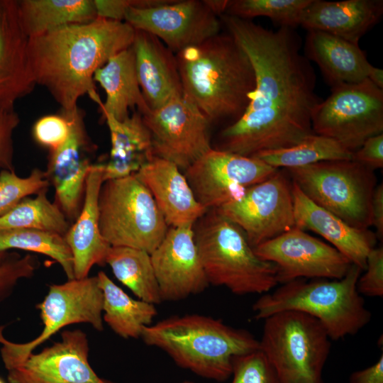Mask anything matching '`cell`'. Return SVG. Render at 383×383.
Segmentation results:
<instances>
[{"mask_svg": "<svg viewBox=\"0 0 383 383\" xmlns=\"http://www.w3.org/2000/svg\"><path fill=\"white\" fill-rule=\"evenodd\" d=\"M311 123L314 133L353 152L368 138L383 133V89L368 79L333 87L316 107Z\"/></svg>", "mask_w": 383, "mask_h": 383, "instance_id": "11", "label": "cell"}, {"mask_svg": "<svg viewBox=\"0 0 383 383\" xmlns=\"http://www.w3.org/2000/svg\"><path fill=\"white\" fill-rule=\"evenodd\" d=\"M349 383H383V355L373 365L353 372Z\"/></svg>", "mask_w": 383, "mask_h": 383, "instance_id": "44", "label": "cell"}, {"mask_svg": "<svg viewBox=\"0 0 383 383\" xmlns=\"http://www.w3.org/2000/svg\"><path fill=\"white\" fill-rule=\"evenodd\" d=\"M180 383H194V382H191V381H184V382H180Z\"/></svg>", "mask_w": 383, "mask_h": 383, "instance_id": "48", "label": "cell"}, {"mask_svg": "<svg viewBox=\"0 0 383 383\" xmlns=\"http://www.w3.org/2000/svg\"><path fill=\"white\" fill-rule=\"evenodd\" d=\"M162 301H177L209 285L196 247L194 224L169 227L150 254Z\"/></svg>", "mask_w": 383, "mask_h": 383, "instance_id": "18", "label": "cell"}, {"mask_svg": "<svg viewBox=\"0 0 383 383\" xmlns=\"http://www.w3.org/2000/svg\"><path fill=\"white\" fill-rule=\"evenodd\" d=\"M48 189L27 197L0 216V233L36 229L65 235L71 223L62 211L47 197Z\"/></svg>", "mask_w": 383, "mask_h": 383, "instance_id": "33", "label": "cell"}, {"mask_svg": "<svg viewBox=\"0 0 383 383\" xmlns=\"http://www.w3.org/2000/svg\"><path fill=\"white\" fill-rule=\"evenodd\" d=\"M353 160L374 170L383 167V133L366 139L353 153Z\"/></svg>", "mask_w": 383, "mask_h": 383, "instance_id": "43", "label": "cell"}, {"mask_svg": "<svg viewBox=\"0 0 383 383\" xmlns=\"http://www.w3.org/2000/svg\"><path fill=\"white\" fill-rule=\"evenodd\" d=\"M364 274L360 275L357 289L361 295L383 296V248L374 247L368 253Z\"/></svg>", "mask_w": 383, "mask_h": 383, "instance_id": "40", "label": "cell"}, {"mask_svg": "<svg viewBox=\"0 0 383 383\" xmlns=\"http://www.w3.org/2000/svg\"><path fill=\"white\" fill-rule=\"evenodd\" d=\"M168 1L169 0H94L97 17L117 21H124L126 11L131 7H153Z\"/></svg>", "mask_w": 383, "mask_h": 383, "instance_id": "42", "label": "cell"}, {"mask_svg": "<svg viewBox=\"0 0 383 383\" xmlns=\"http://www.w3.org/2000/svg\"><path fill=\"white\" fill-rule=\"evenodd\" d=\"M11 253L0 251V265L9 257Z\"/></svg>", "mask_w": 383, "mask_h": 383, "instance_id": "47", "label": "cell"}, {"mask_svg": "<svg viewBox=\"0 0 383 383\" xmlns=\"http://www.w3.org/2000/svg\"><path fill=\"white\" fill-rule=\"evenodd\" d=\"M18 6L21 25L28 38L97 18L94 0H21Z\"/></svg>", "mask_w": 383, "mask_h": 383, "instance_id": "29", "label": "cell"}, {"mask_svg": "<svg viewBox=\"0 0 383 383\" xmlns=\"http://www.w3.org/2000/svg\"><path fill=\"white\" fill-rule=\"evenodd\" d=\"M175 55L183 97L211 125L229 126L243 116L255 77L248 55L231 34L219 33Z\"/></svg>", "mask_w": 383, "mask_h": 383, "instance_id": "3", "label": "cell"}, {"mask_svg": "<svg viewBox=\"0 0 383 383\" xmlns=\"http://www.w3.org/2000/svg\"><path fill=\"white\" fill-rule=\"evenodd\" d=\"M371 226L376 229L379 239L383 237V185L376 186L371 201Z\"/></svg>", "mask_w": 383, "mask_h": 383, "instance_id": "45", "label": "cell"}, {"mask_svg": "<svg viewBox=\"0 0 383 383\" xmlns=\"http://www.w3.org/2000/svg\"><path fill=\"white\" fill-rule=\"evenodd\" d=\"M152 142V153L186 170L212 148L211 123L183 96L142 115Z\"/></svg>", "mask_w": 383, "mask_h": 383, "instance_id": "13", "label": "cell"}, {"mask_svg": "<svg viewBox=\"0 0 383 383\" xmlns=\"http://www.w3.org/2000/svg\"><path fill=\"white\" fill-rule=\"evenodd\" d=\"M140 338L157 348L179 367L201 377L225 382L235 357L260 349L249 331L200 314L172 316L143 328Z\"/></svg>", "mask_w": 383, "mask_h": 383, "instance_id": "4", "label": "cell"}, {"mask_svg": "<svg viewBox=\"0 0 383 383\" xmlns=\"http://www.w3.org/2000/svg\"><path fill=\"white\" fill-rule=\"evenodd\" d=\"M278 170L257 157L212 148L184 174L198 202L209 211L240 200L249 187L267 179Z\"/></svg>", "mask_w": 383, "mask_h": 383, "instance_id": "12", "label": "cell"}, {"mask_svg": "<svg viewBox=\"0 0 383 383\" xmlns=\"http://www.w3.org/2000/svg\"><path fill=\"white\" fill-rule=\"evenodd\" d=\"M65 116L70 122L69 135L59 148L49 152L45 173L55 189L54 203L72 223L82 209L87 177L93 164L87 153L94 151V145L88 138L79 109Z\"/></svg>", "mask_w": 383, "mask_h": 383, "instance_id": "19", "label": "cell"}, {"mask_svg": "<svg viewBox=\"0 0 383 383\" xmlns=\"http://www.w3.org/2000/svg\"><path fill=\"white\" fill-rule=\"evenodd\" d=\"M94 81L104 90L106 101L99 105L102 118L110 115L123 121L135 109L144 115L150 111L138 80L135 55L132 46L111 57L96 70Z\"/></svg>", "mask_w": 383, "mask_h": 383, "instance_id": "27", "label": "cell"}, {"mask_svg": "<svg viewBox=\"0 0 383 383\" xmlns=\"http://www.w3.org/2000/svg\"><path fill=\"white\" fill-rule=\"evenodd\" d=\"M135 175L150 191L169 227L194 224L208 211L173 162L153 156Z\"/></svg>", "mask_w": 383, "mask_h": 383, "instance_id": "23", "label": "cell"}, {"mask_svg": "<svg viewBox=\"0 0 383 383\" xmlns=\"http://www.w3.org/2000/svg\"><path fill=\"white\" fill-rule=\"evenodd\" d=\"M132 48L139 85L151 110L182 97L183 90L175 54L159 38L135 30Z\"/></svg>", "mask_w": 383, "mask_h": 383, "instance_id": "22", "label": "cell"}, {"mask_svg": "<svg viewBox=\"0 0 383 383\" xmlns=\"http://www.w3.org/2000/svg\"><path fill=\"white\" fill-rule=\"evenodd\" d=\"M20 123V118L13 110L0 112V169L15 171L13 164V133Z\"/></svg>", "mask_w": 383, "mask_h": 383, "instance_id": "41", "label": "cell"}, {"mask_svg": "<svg viewBox=\"0 0 383 383\" xmlns=\"http://www.w3.org/2000/svg\"><path fill=\"white\" fill-rule=\"evenodd\" d=\"M18 249L40 253L55 260L67 279H74L73 257L65 236L36 229H21L0 233V251Z\"/></svg>", "mask_w": 383, "mask_h": 383, "instance_id": "34", "label": "cell"}, {"mask_svg": "<svg viewBox=\"0 0 383 383\" xmlns=\"http://www.w3.org/2000/svg\"><path fill=\"white\" fill-rule=\"evenodd\" d=\"M219 18L248 55L255 87L244 113L221 130L214 149L253 157L292 147L314 133L312 115L322 99L294 28L269 30L226 14Z\"/></svg>", "mask_w": 383, "mask_h": 383, "instance_id": "1", "label": "cell"}, {"mask_svg": "<svg viewBox=\"0 0 383 383\" xmlns=\"http://www.w3.org/2000/svg\"><path fill=\"white\" fill-rule=\"evenodd\" d=\"M331 340L317 319L285 311L264 319L259 343L280 383H323Z\"/></svg>", "mask_w": 383, "mask_h": 383, "instance_id": "7", "label": "cell"}, {"mask_svg": "<svg viewBox=\"0 0 383 383\" xmlns=\"http://www.w3.org/2000/svg\"><path fill=\"white\" fill-rule=\"evenodd\" d=\"M0 383H5V382L0 378Z\"/></svg>", "mask_w": 383, "mask_h": 383, "instance_id": "49", "label": "cell"}, {"mask_svg": "<svg viewBox=\"0 0 383 383\" xmlns=\"http://www.w3.org/2000/svg\"><path fill=\"white\" fill-rule=\"evenodd\" d=\"M98 208L100 232L110 246L151 254L169 228L150 191L135 174L104 182Z\"/></svg>", "mask_w": 383, "mask_h": 383, "instance_id": "8", "label": "cell"}, {"mask_svg": "<svg viewBox=\"0 0 383 383\" xmlns=\"http://www.w3.org/2000/svg\"><path fill=\"white\" fill-rule=\"evenodd\" d=\"M382 0H313L304 11L299 25L358 44L360 38L381 19Z\"/></svg>", "mask_w": 383, "mask_h": 383, "instance_id": "25", "label": "cell"}, {"mask_svg": "<svg viewBox=\"0 0 383 383\" xmlns=\"http://www.w3.org/2000/svg\"><path fill=\"white\" fill-rule=\"evenodd\" d=\"M194 232L209 284L236 295H262L278 284L274 265L259 257L241 228L216 209L194 224Z\"/></svg>", "mask_w": 383, "mask_h": 383, "instance_id": "6", "label": "cell"}, {"mask_svg": "<svg viewBox=\"0 0 383 383\" xmlns=\"http://www.w3.org/2000/svg\"><path fill=\"white\" fill-rule=\"evenodd\" d=\"M39 267L36 256L26 255L23 257L11 253L0 265V304L13 292L18 282L32 277Z\"/></svg>", "mask_w": 383, "mask_h": 383, "instance_id": "38", "label": "cell"}, {"mask_svg": "<svg viewBox=\"0 0 383 383\" xmlns=\"http://www.w3.org/2000/svg\"><path fill=\"white\" fill-rule=\"evenodd\" d=\"M106 264L109 265L116 279L138 299L152 304L162 301L150 254L129 247L111 246Z\"/></svg>", "mask_w": 383, "mask_h": 383, "instance_id": "31", "label": "cell"}, {"mask_svg": "<svg viewBox=\"0 0 383 383\" xmlns=\"http://www.w3.org/2000/svg\"><path fill=\"white\" fill-rule=\"evenodd\" d=\"M304 53L331 88L365 80L371 66L358 44L321 30H307Z\"/></svg>", "mask_w": 383, "mask_h": 383, "instance_id": "26", "label": "cell"}, {"mask_svg": "<svg viewBox=\"0 0 383 383\" xmlns=\"http://www.w3.org/2000/svg\"><path fill=\"white\" fill-rule=\"evenodd\" d=\"M135 34L125 21L97 17L29 38L28 57L35 82L48 89L65 116L79 109L77 101L86 94L99 105L94 72L131 47Z\"/></svg>", "mask_w": 383, "mask_h": 383, "instance_id": "2", "label": "cell"}, {"mask_svg": "<svg viewBox=\"0 0 383 383\" xmlns=\"http://www.w3.org/2000/svg\"><path fill=\"white\" fill-rule=\"evenodd\" d=\"M254 251L274 265L282 284L299 279H340L353 265L332 245L295 226Z\"/></svg>", "mask_w": 383, "mask_h": 383, "instance_id": "15", "label": "cell"}, {"mask_svg": "<svg viewBox=\"0 0 383 383\" xmlns=\"http://www.w3.org/2000/svg\"><path fill=\"white\" fill-rule=\"evenodd\" d=\"M96 276L103 294V320L121 338H140L157 314L155 304L133 299L102 271Z\"/></svg>", "mask_w": 383, "mask_h": 383, "instance_id": "30", "label": "cell"}, {"mask_svg": "<svg viewBox=\"0 0 383 383\" xmlns=\"http://www.w3.org/2000/svg\"><path fill=\"white\" fill-rule=\"evenodd\" d=\"M313 0H228L224 14L250 20L265 16L279 27L295 28Z\"/></svg>", "mask_w": 383, "mask_h": 383, "instance_id": "35", "label": "cell"}, {"mask_svg": "<svg viewBox=\"0 0 383 383\" xmlns=\"http://www.w3.org/2000/svg\"><path fill=\"white\" fill-rule=\"evenodd\" d=\"M28 37L19 17L18 1L0 0V112L13 110L35 82L28 57Z\"/></svg>", "mask_w": 383, "mask_h": 383, "instance_id": "20", "label": "cell"}, {"mask_svg": "<svg viewBox=\"0 0 383 383\" xmlns=\"http://www.w3.org/2000/svg\"><path fill=\"white\" fill-rule=\"evenodd\" d=\"M292 182L277 170L238 201L216 209L244 232L255 248L294 227Z\"/></svg>", "mask_w": 383, "mask_h": 383, "instance_id": "14", "label": "cell"}, {"mask_svg": "<svg viewBox=\"0 0 383 383\" xmlns=\"http://www.w3.org/2000/svg\"><path fill=\"white\" fill-rule=\"evenodd\" d=\"M294 226L311 231L326 240L351 264L362 271L368 253L375 247L376 235L369 229L354 228L309 199L292 181Z\"/></svg>", "mask_w": 383, "mask_h": 383, "instance_id": "21", "label": "cell"}, {"mask_svg": "<svg viewBox=\"0 0 383 383\" xmlns=\"http://www.w3.org/2000/svg\"><path fill=\"white\" fill-rule=\"evenodd\" d=\"M36 308L43 325L41 333L24 343L8 340L0 327V352L8 371L23 363L33 350L62 328L76 323H89L101 331L103 325V294L97 276L67 279L52 284L44 299Z\"/></svg>", "mask_w": 383, "mask_h": 383, "instance_id": "10", "label": "cell"}, {"mask_svg": "<svg viewBox=\"0 0 383 383\" xmlns=\"http://www.w3.org/2000/svg\"><path fill=\"white\" fill-rule=\"evenodd\" d=\"M89 340L81 330L64 331L61 340L31 353L9 371V383H116L99 377L89 362Z\"/></svg>", "mask_w": 383, "mask_h": 383, "instance_id": "17", "label": "cell"}, {"mask_svg": "<svg viewBox=\"0 0 383 383\" xmlns=\"http://www.w3.org/2000/svg\"><path fill=\"white\" fill-rule=\"evenodd\" d=\"M367 79L377 87L383 89V70L371 65L369 68Z\"/></svg>", "mask_w": 383, "mask_h": 383, "instance_id": "46", "label": "cell"}, {"mask_svg": "<svg viewBox=\"0 0 383 383\" xmlns=\"http://www.w3.org/2000/svg\"><path fill=\"white\" fill-rule=\"evenodd\" d=\"M362 270L352 265L340 279H299L261 295L252 305L254 318H266L285 311H297L317 319L332 340L357 334L370 321L357 283Z\"/></svg>", "mask_w": 383, "mask_h": 383, "instance_id": "5", "label": "cell"}, {"mask_svg": "<svg viewBox=\"0 0 383 383\" xmlns=\"http://www.w3.org/2000/svg\"><path fill=\"white\" fill-rule=\"evenodd\" d=\"M70 130V122L64 115H46L34 123L32 133L35 142L52 152L67 140Z\"/></svg>", "mask_w": 383, "mask_h": 383, "instance_id": "39", "label": "cell"}, {"mask_svg": "<svg viewBox=\"0 0 383 383\" xmlns=\"http://www.w3.org/2000/svg\"><path fill=\"white\" fill-rule=\"evenodd\" d=\"M124 21L155 35L174 54L217 35L222 27L206 0H170L153 7H131Z\"/></svg>", "mask_w": 383, "mask_h": 383, "instance_id": "16", "label": "cell"}, {"mask_svg": "<svg viewBox=\"0 0 383 383\" xmlns=\"http://www.w3.org/2000/svg\"><path fill=\"white\" fill-rule=\"evenodd\" d=\"M292 181L313 202L359 229L371 226L374 170L353 160L321 161L287 169Z\"/></svg>", "mask_w": 383, "mask_h": 383, "instance_id": "9", "label": "cell"}, {"mask_svg": "<svg viewBox=\"0 0 383 383\" xmlns=\"http://www.w3.org/2000/svg\"><path fill=\"white\" fill-rule=\"evenodd\" d=\"M232 375L231 383H280L260 349L235 357Z\"/></svg>", "mask_w": 383, "mask_h": 383, "instance_id": "37", "label": "cell"}, {"mask_svg": "<svg viewBox=\"0 0 383 383\" xmlns=\"http://www.w3.org/2000/svg\"><path fill=\"white\" fill-rule=\"evenodd\" d=\"M50 183L45 171L32 170L28 176L21 177L15 171H0V216L4 215L25 198L48 189Z\"/></svg>", "mask_w": 383, "mask_h": 383, "instance_id": "36", "label": "cell"}, {"mask_svg": "<svg viewBox=\"0 0 383 383\" xmlns=\"http://www.w3.org/2000/svg\"><path fill=\"white\" fill-rule=\"evenodd\" d=\"M103 174V164L93 163L87 177L80 213L64 235L72 254L74 279L89 277L94 265H106L111 247L99 229L98 200Z\"/></svg>", "mask_w": 383, "mask_h": 383, "instance_id": "24", "label": "cell"}, {"mask_svg": "<svg viewBox=\"0 0 383 383\" xmlns=\"http://www.w3.org/2000/svg\"><path fill=\"white\" fill-rule=\"evenodd\" d=\"M111 136L109 160L103 164V180L119 179L134 174L152 157L150 133L143 116L134 111L123 121L110 115L103 117Z\"/></svg>", "mask_w": 383, "mask_h": 383, "instance_id": "28", "label": "cell"}, {"mask_svg": "<svg viewBox=\"0 0 383 383\" xmlns=\"http://www.w3.org/2000/svg\"><path fill=\"white\" fill-rule=\"evenodd\" d=\"M353 153L335 140L313 133L292 147L261 152L253 157L274 168L287 170L321 161L353 160Z\"/></svg>", "mask_w": 383, "mask_h": 383, "instance_id": "32", "label": "cell"}]
</instances>
